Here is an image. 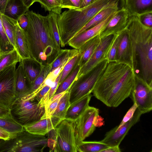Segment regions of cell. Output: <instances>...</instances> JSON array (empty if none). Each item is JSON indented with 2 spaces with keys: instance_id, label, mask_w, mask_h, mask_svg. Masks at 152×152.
I'll list each match as a JSON object with an SVG mask.
<instances>
[{
  "instance_id": "1",
  "label": "cell",
  "mask_w": 152,
  "mask_h": 152,
  "mask_svg": "<svg viewBox=\"0 0 152 152\" xmlns=\"http://www.w3.org/2000/svg\"><path fill=\"white\" fill-rule=\"evenodd\" d=\"M134 81V72L129 66L117 61L109 62L92 93L107 106L117 107L130 96Z\"/></svg>"
},
{
  "instance_id": "2",
  "label": "cell",
  "mask_w": 152,
  "mask_h": 152,
  "mask_svg": "<svg viewBox=\"0 0 152 152\" xmlns=\"http://www.w3.org/2000/svg\"><path fill=\"white\" fill-rule=\"evenodd\" d=\"M126 28L131 44L132 69L135 76L152 87V28L133 16L129 17Z\"/></svg>"
},
{
  "instance_id": "3",
  "label": "cell",
  "mask_w": 152,
  "mask_h": 152,
  "mask_svg": "<svg viewBox=\"0 0 152 152\" xmlns=\"http://www.w3.org/2000/svg\"><path fill=\"white\" fill-rule=\"evenodd\" d=\"M25 14L28 24L24 31L31 58L43 65L51 64L61 49L51 34L48 15L29 10Z\"/></svg>"
},
{
  "instance_id": "4",
  "label": "cell",
  "mask_w": 152,
  "mask_h": 152,
  "mask_svg": "<svg viewBox=\"0 0 152 152\" xmlns=\"http://www.w3.org/2000/svg\"><path fill=\"white\" fill-rule=\"evenodd\" d=\"M45 136L31 133L25 129L8 140L1 139L0 152H42L48 146Z\"/></svg>"
},
{
  "instance_id": "5",
  "label": "cell",
  "mask_w": 152,
  "mask_h": 152,
  "mask_svg": "<svg viewBox=\"0 0 152 152\" xmlns=\"http://www.w3.org/2000/svg\"><path fill=\"white\" fill-rule=\"evenodd\" d=\"M75 121L64 119L48 132V146L50 151L77 152L75 140Z\"/></svg>"
},
{
  "instance_id": "6",
  "label": "cell",
  "mask_w": 152,
  "mask_h": 152,
  "mask_svg": "<svg viewBox=\"0 0 152 152\" xmlns=\"http://www.w3.org/2000/svg\"><path fill=\"white\" fill-rule=\"evenodd\" d=\"M108 63L105 59L74 81L68 89L70 104L92 93Z\"/></svg>"
},
{
  "instance_id": "7",
  "label": "cell",
  "mask_w": 152,
  "mask_h": 152,
  "mask_svg": "<svg viewBox=\"0 0 152 152\" xmlns=\"http://www.w3.org/2000/svg\"><path fill=\"white\" fill-rule=\"evenodd\" d=\"M9 110L14 119L24 127L40 120L45 112V107L39 104L35 99L17 98Z\"/></svg>"
},
{
  "instance_id": "8",
  "label": "cell",
  "mask_w": 152,
  "mask_h": 152,
  "mask_svg": "<svg viewBox=\"0 0 152 152\" xmlns=\"http://www.w3.org/2000/svg\"><path fill=\"white\" fill-rule=\"evenodd\" d=\"M15 63L0 71V106L10 109L17 99L15 91Z\"/></svg>"
},
{
  "instance_id": "9",
  "label": "cell",
  "mask_w": 152,
  "mask_h": 152,
  "mask_svg": "<svg viewBox=\"0 0 152 152\" xmlns=\"http://www.w3.org/2000/svg\"><path fill=\"white\" fill-rule=\"evenodd\" d=\"M129 96L142 114L152 110V87L141 78L135 76L134 84Z\"/></svg>"
},
{
  "instance_id": "10",
  "label": "cell",
  "mask_w": 152,
  "mask_h": 152,
  "mask_svg": "<svg viewBox=\"0 0 152 152\" xmlns=\"http://www.w3.org/2000/svg\"><path fill=\"white\" fill-rule=\"evenodd\" d=\"M99 113L98 109L89 106L76 121L75 134L77 145L94 132L96 127L94 124V121Z\"/></svg>"
},
{
  "instance_id": "11",
  "label": "cell",
  "mask_w": 152,
  "mask_h": 152,
  "mask_svg": "<svg viewBox=\"0 0 152 152\" xmlns=\"http://www.w3.org/2000/svg\"><path fill=\"white\" fill-rule=\"evenodd\" d=\"M115 35H110L101 38L99 45L88 61L80 68L75 80L85 74L99 63L106 59L107 53Z\"/></svg>"
},
{
  "instance_id": "12",
  "label": "cell",
  "mask_w": 152,
  "mask_h": 152,
  "mask_svg": "<svg viewBox=\"0 0 152 152\" xmlns=\"http://www.w3.org/2000/svg\"><path fill=\"white\" fill-rule=\"evenodd\" d=\"M142 114L137 108L130 120L120 127L116 126L107 132L103 139L100 141L110 147L119 145L131 128L139 121Z\"/></svg>"
},
{
  "instance_id": "13",
  "label": "cell",
  "mask_w": 152,
  "mask_h": 152,
  "mask_svg": "<svg viewBox=\"0 0 152 152\" xmlns=\"http://www.w3.org/2000/svg\"><path fill=\"white\" fill-rule=\"evenodd\" d=\"M129 17L128 11L125 7L118 10L99 33L100 37L115 35L121 32L126 28Z\"/></svg>"
},
{
  "instance_id": "14",
  "label": "cell",
  "mask_w": 152,
  "mask_h": 152,
  "mask_svg": "<svg viewBox=\"0 0 152 152\" xmlns=\"http://www.w3.org/2000/svg\"><path fill=\"white\" fill-rule=\"evenodd\" d=\"M116 12L99 24L73 37L68 42L67 45L74 49L78 50L86 42L99 34L106 26Z\"/></svg>"
},
{
  "instance_id": "15",
  "label": "cell",
  "mask_w": 152,
  "mask_h": 152,
  "mask_svg": "<svg viewBox=\"0 0 152 152\" xmlns=\"http://www.w3.org/2000/svg\"><path fill=\"white\" fill-rule=\"evenodd\" d=\"M62 120L56 117L41 118L38 121L24 126L25 129L33 134L45 136L55 129Z\"/></svg>"
},
{
  "instance_id": "16",
  "label": "cell",
  "mask_w": 152,
  "mask_h": 152,
  "mask_svg": "<svg viewBox=\"0 0 152 152\" xmlns=\"http://www.w3.org/2000/svg\"><path fill=\"white\" fill-rule=\"evenodd\" d=\"M121 33V37L117 52L116 61L125 64L132 69L131 44L127 28Z\"/></svg>"
},
{
  "instance_id": "17",
  "label": "cell",
  "mask_w": 152,
  "mask_h": 152,
  "mask_svg": "<svg viewBox=\"0 0 152 152\" xmlns=\"http://www.w3.org/2000/svg\"><path fill=\"white\" fill-rule=\"evenodd\" d=\"M31 86L21 63L15 69V91L17 98L24 97L28 94Z\"/></svg>"
},
{
  "instance_id": "18",
  "label": "cell",
  "mask_w": 152,
  "mask_h": 152,
  "mask_svg": "<svg viewBox=\"0 0 152 152\" xmlns=\"http://www.w3.org/2000/svg\"><path fill=\"white\" fill-rule=\"evenodd\" d=\"M101 41L99 34L86 42L78 49L80 58L78 63L80 68L89 60Z\"/></svg>"
},
{
  "instance_id": "19",
  "label": "cell",
  "mask_w": 152,
  "mask_h": 152,
  "mask_svg": "<svg viewBox=\"0 0 152 152\" xmlns=\"http://www.w3.org/2000/svg\"><path fill=\"white\" fill-rule=\"evenodd\" d=\"M91 96V94H88L71 104L66 112L65 119L75 121L89 106Z\"/></svg>"
},
{
  "instance_id": "20",
  "label": "cell",
  "mask_w": 152,
  "mask_h": 152,
  "mask_svg": "<svg viewBox=\"0 0 152 152\" xmlns=\"http://www.w3.org/2000/svg\"><path fill=\"white\" fill-rule=\"evenodd\" d=\"M129 17L152 12V0H124Z\"/></svg>"
},
{
  "instance_id": "21",
  "label": "cell",
  "mask_w": 152,
  "mask_h": 152,
  "mask_svg": "<svg viewBox=\"0 0 152 152\" xmlns=\"http://www.w3.org/2000/svg\"><path fill=\"white\" fill-rule=\"evenodd\" d=\"M22 0H8L3 14L17 20L28 10Z\"/></svg>"
},
{
  "instance_id": "22",
  "label": "cell",
  "mask_w": 152,
  "mask_h": 152,
  "mask_svg": "<svg viewBox=\"0 0 152 152\" xmlns=\"http://www.w3.org/2000/svg\"><path fill=\"white\" fill-rule=\"evenodd\" d=\"M15 43L17 50L21 59L32 58L26 34L18 23L15 32Z\"/></svg>"
},
{
  "instance_id": "23",
  "label": "cell",
  "mask_w": 152,
  "mask_h": 152,
  "mask_svg": "<svg viewBox=\"0 0 152 152\" xmlns=\"http://www.w3.org/2000/svg\"><path fill=\"white\" fill-rule=\"evenodd\" d=\"M20 62L31 86L40 72L43 64L32 58L23 59Z\"/></svg>"
},
{
  "instance_id": "24",
  "label": "cell",
  "mask_w": 152,
  "mask_h": 152,
  "mask_svg": "<svg viewBox=\"0 0 152 152\" xmlns=\"http://www.w3.org/2000/svg\"><path fill=\"white\" fill-rule=\"evenodd\" d=\"M120 9H121L119 7H108L102 10L95 15L74 37L99 24L106 19L112 13Z\"/></svg>"
},
{
  "instance_id": "25",
  "label": "cell",
  "mask_w": 152,
  "mask_h": 152,
  "mask_svg": "<svg viewBox=\"0 0 152 152\" xmlns=\"http://www.w3.org/2000/svg\"><path fill=\"white\" fill-rule=\"evenodd\" d=\"M79 53V50L77 49H60L58 55L51 64L50 72H52L60 66L66 63Z\"/></svg>"
},
{
  "instance_id": "26",
  "label": "cell",
  "mask_w": 152,
  "mask_h": 152,
  "mask_svg": "<svg viewBox=\"0 0 152 152\" xmlns=\"http://www.w3.org/2000/svg\"><path fill=\"white\" fill-rule=\"evenodd\" d=\"M0 127L13 134L25 129L23 126L14 119L10 113L4 117H0Z\"/></svg>"
},
{
  "instance_id": "27",
  "label": "cell",
  "mask_w": 152,
  "mask_h": 152,
  "mask_svg": "<svg viewBox=\"0 0 152 152\" xmlns=\"http://www.w3.org/2000/svg\"><path fill=\"white\" fill-rule=\"evenodd\" d=\"M2 21L5 32L10 42L16 49L15 32L18 21L2 14Z\"/></svg>"
},
{
  "instance_id": "28",
  "label": "cell",
  "mask_w": 152,
  "mask_h": 152,
  "mask_svg": "<svg viewBox=\"0 0 152 152\" xmlns=\"http://www.w3.org/2000/svg\"><path fill=\"white\" fill-rule=\"evenodd\" d=\"M79 152H101L110 146L99 141H82L77 145Z\"/></svg>"
},
{
  "instance_id": "29",
  "label": "cell",
  "mask_w": 152,
  "mask_h": 152,
  "mask_svg": "<svg viewBox=\"0 0 152 152\" xmlns=\"http://www.w3.org/2000/svg\"><path fill=\"white\" fill-rule=\"evenodd\" d=\"M21 59L15 49L0 54V71L15 63L20 62Z\"/></svg>"
},
{
  "instance_id": "30",
  "label": "cell",
  "mask_w": 152,
  "mask_h": 152,
  "mask_svg": "<svg viewBox=\"0 0 152 152\" xmlns=\"http://www.w3.org/2000/svg\"><path fill=\"white\" fill-rule=\"evenodd\" d=\"M79 58L69 74L58 85L54 95L66 91L69 89L75 80L80 69L78 63Z\"/></svg>"
},
{
  "instance_id": "31",
  "label": "cell",
  "mask_w": 152,
  "mask_h": 152,
  "mask_svg": "<svg viewBox=\"0 0 152 152\" xmlns=\"http://www.w3.org/2000/svg\"><path fill=\"white\" fill-rule=\"evenodd\" d=\"M70 104L69 93L68 90L61 97L52 116L57 117L62 120L65 119L66 112Z\"/></svg>"
},
{
  "instance_id": "32",
  "label": "cell",
  "mask_w": 152,
  "mask_h": 152,
  "mask_svg": "<svg viewBox=\"0 0 152 152\" xmlns=\"http://www.w3.org/2000/svg\"><path fill=\"white\" fill-rule=\"evenodd\" d=\"M58 14L49 12L47 15L49 28L52 36L57 46L60 48V39L57 22Z\"/></svg>"
},
{
  "instance_id": "33",
  "label": "cell",
  "mask_w": 152,
  "mask_h": 152,
  "mask_svg": "<svg viewBox=\"0 0 152 152\" xmlns=\"http://www.w3.org/2000/svg\"><path fill=\"white\" fill-rule=\"evenodd\" d=\"M2 14L0 12V54L10 51L15 49L9 41L5 32L2 21Z\"/></svg>"
},
{
  "instance_id": "34",
  "label": "cell",
  "mask_w": 152,
  "mask_h": 152,
  "mask_svg": "<svg viewBox=\"0 0 152 152\" xmlns=\"http://www.w3.org/2000/svg\"><path fill=\"white\" fill-rule=\"evenodd\" d=\"M50 69L51 64L42 65L41 71L31 85L28 94L27 96L35 91L43 83L49 73Z\"/></svg>"
},
{
  "instance_id": "35",
  "label": "cell",
  "mask_w": 152,
  "mask_h": 152,
  "mask_svg": "<svg viewBox=\"0 0 152 152\" xmlns=\"http://www.w3.org/2000/svg\"><path fill=\"white\" fill-rule=\"evenodd\" d=\"M40 3L45 11L52 12L58 15L61 12L62 8L55 0H35Z\"/></svg>"
},
{
  "instance_id": "36",
  "label": "cell",
  "mask_w": 152,
  "mask_h": 152,
  "mask_svg": "<svg viewBox=\"0 0 152 152\" xmlns=\"http://www.w3.org/2000/svg\"><path fill=\"white\" fill-rule=\"evenodd\" d=\"M121 32L115 35L113 42L107 53L106 59L108 63L116 61L117 52L121 37Z\"/></svg>"
},
{
  "instance_id": "37",
  "label": "cell",
  "mask_w": 152,
  "mask_h": 152,
  "mask_svg": "<svg viewBox=\"0 0 152 152\" xmlns=\"http://www.w3.org/2000/svg\"><path fill=\"white\" fill-rule=\"evenodd\" d=\"M80 58L79 53L69 61L64 66L60 79V84L71 71Z\"/></svg>"
},
{
  "instance_id": "38",
  "label": "cell",
  "mask_w": 152,
  "mask_h": 152,
  "mask_svg": "<svg viewBox=\"0 0 152 152\" xmlns=\"http://www.w3.org/2000/svg\"><path fill=\"white\" fill-rule=\"evenodd\" d=\"M61 98H57L51 102H48L45 106V114L41 118L51 117L56 110Z\"/></svg>"
},
{
  "instance_id": "39",
  "label": "cell",
  "mask_w": 152,
  "mask_h": 152,
  "mask_svg": "<svg viewBox=\"0 0 152 152\" xmlns=\"http://www.w3.org/2000/svg\"><path fill=\"white\" fill-rule=\"evenodd\" d=\"M81 0H62L61 7L69 9H76L80 8Z\"/></svg>"
},
{
  "instance_id": "40",
  "label": "cell",
  "mask_w": 152,
  "mask_h": 152,
  "mask_svg": "<svg viewBox=\"0 0 152 152\" xmlns=\"http://www.w3.org/2000/svg\"><path fill=\"white\" fill-rule=\"evenodd\" d=\"M137 16L143 25L148 27L152 28V12H145Z\"/></svg>"
},
{
  "instance_id": "41",
  "label": "cell",
  "mask_w": 152,
  "mask_h": 152,
  "mask_svg": "<svg viewBox=\"0 0 152 152\" xmlns=\"http://www.w3.org/2000/svg\"><path fill=\"white\" fill-rule=\"evenodd\" d=\"M137 108V104L136 103H134L132 106L128 111L122 121L119 125L118 126V127H120L130 120L133 116Z\"/></svg>"
},
{
  "instance_id": "42",
  "label": "cell",
  "mask_w": 152,
  "mask_h": 152,
  "mask_svg": "<svg viewBox=\"0 0 152 152\" xmlns=\"http://www.w3.org/2000/svg\"><path fill=\"white\" fill-rule=\"evenodd\" d=\"M62 70L56 79H55L54 82V84L53 86L51 87L50 89L48 95L49 100L54 95L55 92L58 88V86L60 79L62 74Z\"/></svg>"
},
{
  "instance_id": "43",
  "label": "cell",
  "mask_w": 152,
  "mask_h": 152,
  "mask_svg": "<svg viewBox=\"0 0 152 152\" xmlns=\"http://www.w3.org/2000/svg\"><path fill=\"white\" fill-rule=\"evenodd\" d=\"M18 22L20 27L24 30L28 26V18L25 14H23L19 17L18 20Z\"/></svg>"
},
{
  "instance_id": "44",
  "label": "cell",
  "mask_w": 152,
  "mask_h": 152,
  "mask_svg": "<svg viewBox=\"0 0 152 152\" xmlns=\"http://www.w3.org/2000/svg\"><path fill=\"white\" fill-rule=\"evenodd\" d=\"M16 134H12L0 127V139H1L8 140L13 137Z\"/></svg>"
},
{
  "instance_id": "45",
  "label": "cell",
  "mask_w": 152,
  "mask_h": 152,
  "mask_svg": "<svg viewBox=\"0 0 152 152\" xmlns=\"http://www.w3.org/2000/svg\"><path fill=\"white\" fill-rule=\"evenodd\" d=\"M121 150L119 145L109 147V148L103 150L101 152H121Z\"/></svg>"
},
{
  "instance_id": "46",
  "label": "cell",
  "mask_w": 152,
  "mask_h": 152,
  "mask_svg": "<svg viewBox=\"0 0 152 152\" xmlns=\"http://www.w3.org/2000/svg\"><path fill=\"white\" fill-rule=\"evenodd\" d=\"M103 119L98 115L95 118L94 121V124L96 127L100 126L102 125Z\"/></svg>"
},
{
  "instance_id": "47",
  "label": "cell",
  "mask_w": 152,
  "mask_h": 152,
  "mask_svg": "<svg viewBox=\"0 0 152 152\" xmlns=\"http://www.w3.org/2000/svg\"><path fill=\"white\" fill-rule=\"evenodd\" d=\"M10 113V110L0 106V117H4Z\"/></svg>"
},
{
  "instance_id": "48",
  "label": "cell",
  "mask_w": 152,
  "mask_h": 152,
  "mask_svg": "<svg viewBox=\"0 0 152 152\" xmlns=\"http://www.w3.org/2000/svg\"><path fill=\"white\" fill-rule=\"evenodd\" d=\"M95 1V0H81V5L80 8L89 5Z\"/></svg>"
},
{
  "instance_id": "49",
  "label": "cell",
  "mask_w": 152,
  "mask_h": 152,
  "mask_svg": "<svg viewBox=\"0 0 152 152\" xmlns=\"http://www.w3.org/2000/svg\"><path fill=\"white\" fill-rule=\"evenodd\" d=\"M24 4L28 8L35 2V0H22Z\"/></svg>"
},
{
  "instance_id": "50",
  "label": "cell",
  "mask_w": 152,
  "mask_h": 152,
  "mask_svg": "<svg viewBox=\"0 0 152 152\" xmlns=\"http://www.w3.org/2000/svg\"><path fill=\"white\" fill-rule=\"evenodd\" d=\"M56 1L58 4L61 7V3L62 0H55Z\"/></svg>"
},
{
  "instance_id": "51",
  "label": "cell",
  "mask_w": 152,
  "mask_h": 152,
  "mask_svg": "<svg viewBox=\"0 0 152 152\" xmlns=\"http://www.w3.org/2000/svg\"></svg>"
}]
</instances>
